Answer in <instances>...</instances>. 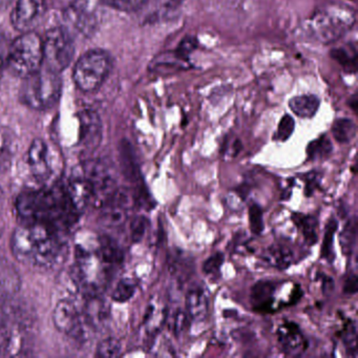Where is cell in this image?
I'll use <instances>...</instances> for the list:
<instances>
[{
	"instance_id": "6da1fadb",
	"label": "cell",
	"mask_w": 358,
	"mask_h": 358,
	"mask_svg": "<svg viewBox=\"0 0 358 358\" xmlns=\"http://www.w3.org/2000/svg\"><path fill=\"white\" fill-rule=\"evenodd\" d=\"M11 249L20 263L51 269L64 262L66 246L59 229L33 223L16 228L11 238Z\"/></svg>"
},
{
	"instance_id": "7a4b0ae2",
	"label": "cell",
	"mask_w": 358,
	"mask_h": 358,
	"mask_svg": "<svg viewBox=\"0 0 358 358\" xmlns=\"http://www.w3.org/2000/svg\"><path fill=\"white\" fill-rule=\"evenodd\" d=\"M16 210L24 224H45L59 230L70 227L79 215L69 198L66 184L24 192L18 196Z\"/></svg>"
},
{
	"instance_id": "3957f363",
	"label": "cell",
	"mask_w": 358,
	"mask_h": 358,
	"mask_svg": "<svg viewBox=\"0 0 358 358\" xmlns=\"http://www.w3.org/2000/svg\"><path fill=\"white\" fill-rule=\"evenodd\" d=\"M24 79L20 89V99L29 108L47 110L59 101L62 81L58 73L43 69Z\"/></svg>"
},
{
	"instance_id": "277c9868",
	"label": "cell",
	"mask_w": 358,
	"mask_h": 358,
	"mask_svg": "<svg viewBox=\"0 0 358 358\" xmlns=\"http://www.w3.org/2000/svg\"><path fill=\"white\" fill-rule=\"evenodd\" d=\"M6 64L12 74L22 78L41 70L43 64V39L33 31L24 33L12 43Z\"/></svg>"
},
{
	"instance_id": "5b68a950",
	"label": "cell",
	"mask_w": 358,
	"mask_h": 358,
	"mask_svg": "<svg viewBox=\"0 0 358 358\" xmlns=\"http://www.w3.org/2000/svg\"><path fill=\"white\" fill-rule=\"evenodd\" d=\"M112 59L106 52L93 50L81 56L73 72L75 85L85 93L97 91L110 74Z\"/></svg>"
},
{
	"instance_id": "8992f818",
	"label": "cell",
	"mask_w": 358,
	"mask_h": 358,
	"mask_svg": "<svg viewBox=\"0 0 358 358\" xmlns=\"http://www.w3.org/2000/svg\"><path fill=\"white\" fill-rule=\"evenodd\" d=\"M98 243V241H97ZM76 278L77 282L85 290L97 294L106 284L108 264L100 255L98 244L94 249L79 248L77 250Z\"/></svg>"
},
{
	"instance_id": "52a82bcc",
	"label": "cell",
	"mask_w": 358,
	"mask_h": 358,
	"mask_svg": "<svg viewBox=\"0 0 358 358\" xmlns=\"http://www.w3.org/2000/svg\"><path fill=\"white\" fill-rule=\"evenodd\" d=\"M43 64L53 72H64L74 58L75 45L66 29L54 28L43 39Z\"/></svg>"
},
{
	"instance_id": "ba28073f",
	"label": "cell",
	"mask_w": 358,
	"mask_h": 358,
	"mask_svg": "<svg viewBox=\"0 0 358 358\" xmlns=\"http://www.w3.org/2000/svg\"><path fill=\"white\" fill-rule=\"evenodd\" d=\"M81 176L89 184L92 192V205L101 208L116 190V178L112 169L100 160L85 161L81 169Z\"/></svg>"
},
{
	"instance_id": "9c48e42d",
	"label": "cell",
	"mask_w": 358,
	"mask_h": 358,
	"mask_svg": "<svg viewBox=\"0 0 358 358\" xmlns=\"http://www.w3.org/2000/svg\"><path fill=\"white\" fill-rule=\"evenodd\" d=\"M27 166L37 183H45L53 177L51 150L43 140L36 139L31 144L27 154Z\"/></svg>"
},
{
	"instance_id": "30bf717a",
	"label": "cell",
	"mask_w": 358,
	"mask_h": 358,
	"mask_svg": "<svg viewBox=\"0 0 358 358\" xmlns=\"http://www.w3.org/2000/svg\"><path fill=\"white\" fill-rule=\"evenodd\" d=\"M134 192L127 188H118L114 196L101 207V217L104 225L119 227L127 222L129 210L135 204Z\"/></svg>"
},
{
	"instance_id": "8fae6325",
	"label": "cell",
	"mask_w": 358,
	"mask_h": 358,
	"mask_svg": "<svg viewBox=\"0 0 358 358\" xmlns=\"http://www.w3.org/2000/svg\"><path fill=\"white\" fill-rule=\"evenodd\" d=\"M45 12V0H18L12 12V24L20 32H31L41 24Z\"/></svg>"
},
{
	"instance_id": "7c38bea8",
	"label": "cell",
	"mask_w": 358,
	"mask_h": 358,
	"mask_svg": "<svg viewBox=\"0 0 358 358\" xmlns=\"http://www.w3.org/2000/svg\"><path fill=\"white\" fill-rule=\"evenodd\" d=\"M53 322L58 331L79 338L83 335V320L76 305L70 299L58 301L53 312Z\"/></svg>"
},
{
	"instance_id": "4fadbf2b",
	"label": "cell",
	"mask_w": 358,
	"mask_h": 358,
	"mask_svg": "<svg viewBox=\"0 0 358 358\" xmlns=\"http://www.w3.org/2000/svg\"><path fill=\"white\" fill-rule=\"evenodd\" d=\"M64 17L69 27L83 36H91L97 28V17L87 0H76L71 3L64 10Z\"/></svg>"
},
{
	"instance_id": "5bb4252c",
	"label": "cell",
	"mask_w": 358,
	"mask_h": 358,
	"mask_svg": "<svg viewBox=\"0 0 358 358\" xmlns=\"http://www.w3.org/2000/svg\"><path fill=\"white\" fill-rule=\"evenodd\" d=\"M80 134L79 140L85 150H96L102 139V122L93 110H83L79 114Z\"/></svg>"
},
{
	"instance_id": "9a60e30c",
	"label": "cell",
	"mask_w": 358,
	"mask_h": 358,
	"mask_svg": "<svg viewBox=\"0 0 358 358\" xmlns=\"http://www.w3.org/2000/svg\"><path fill=\"white\" fill-rule=\"evenodd\" d=\"M278 341L280 348L288 355H299L306 348L305 337L294 322H285L278 328Z\"/></svg>"
},
{
	"instance_id": "2e32d148",
	"label": "cell",
	"mask_w": 358,
	"mask_h": 358,
	"mask_svg": "<svg viewBox=\"0 0 358 358\" xmlns=\"http://www.w3.org/2000/svg\"><path fill=\"white\" fill-rule=\"evenodd\" d=\"M186 313L189 320L201 322L206 320L208 313V299L204 288L200 285H192L185 297Z\"/></svg>"
},
{
	"instance_id": "e0dca14e",
	"label": "cell",
	"mask_w": 358,
	"mask_h": 358,
	"mask_svg": "<svg viewBox=\"0 0 358 358\" xmlns=\"http://www.w3.org/2000/svg\"><path fill=\"white\" fill-rule=\"evenodd\" d=\"M66 188L69 198H70L75 210L79 215L85 211L89 205H92L91 189L83 176H76V177L72 178L66 184Z\"/></svg>"
},
{
	"instance_id": "ac0fdd59",
	"label": "cell",
	"mask_w": 358,
	"mask_h": 358,
	"mask_svg": "<svg viewBox=\"0 0 358 358\" xmlns=\"http://www.w3.org/2000/svg\"><path fill=\"white\" fill-rule=\"evenodd\" d=\"M18 150L15 133L8 127L0 129V173L11 169Z\"/></svg>"
},
{
	"instance_id": "d6986e66",
	"label": "cell",
	"mask_w": 358,
	"mask_h": 358,
	"mask_svg": "<svg viewBox=\"0 0 358 358\" xmlns=\"http://www.w3.org/2000/svg\"><path fill=\"white\" fill-rule=\"evenodd\" d=\"M276 285L272 282H259L251 288L250 301L257 311L268 312L274 305Z\"/></svg>"
},
{
	"instance_id": "ffe728a7",
	"label": "cell",
	"mask_w": 358,
	"mask_h": 358,
	"mask_svg": "<svg viewBox=\"0 0 358 358\" xmlns=\"http://www.w3.org/2000/svg\"><path fill=\"white\" fill-rule=\"evenodd\" d=\"M263 257L268 265L278 270H285L290 267L294 255L289 247L275 244L266 249Z\"/></svg>"
},
{
	"instance_id": "44dd1931",
	"label": "cell",
	"mask_w": 358,
	"mask_h": 358,
	"mask_svg": "<svg viewBox=\"0 0 358 358\" xmlns=\"http://www.w3.org/2000/svg\"><path fill=\"white\" fill-rule=\"evenodd\" d=\"M291 110L301 118H312L320 108V99L314 95L296 96L289 101Z\"/></svg>"
},
{
	"instance_id": "7402d4cb",
	"label": "cell",
	"mask_w": 358,
	"mask_h": 358,
	"mask_svg": "<svg viewBox=\"0 0 358 358\" xmlns=\"http://www.w3.org/2000/svg\"><path fill=\"white\" fill-rule=\"evenodd\" d=\"M292 221L295 226L301 230L306 243L310 246L317 242V219L313 215H301V213H294L292 215Z\"/></svg>"
},
{
	"instance_id": "603a6c76",
	"label": "cell",
	"mask_w": 358,
	"mask_h": 358,
	"mask_svg": "<svg viewBox=\"0 0 358 358\" xmlns=\"http://www.w3.org/2000/svg\"><path fill=\"white\" fill-rule=\"evenodd\" d=\"M121 165L125 178L133 183H138L140 179L139 166L133 148L129 143H123L121 146Z\"/></svg>"
},
{
	"instance_id": "cb8c5ba5",
	"label": "cell",
	"mask_w": 358,
	"mask_h": 358,
	"mask_svg": "<svg viewBox=\"0 0 358 358\" xmlns=\"http://www.w3.org/2000/svg\"><path fill=\"white\" fill-rule=\"evenodd\" d=\"M332 134L338 143L348 144L356 136V125L351 119H337L332 125Z\"/></svg>"
},
{
	"instance_id": "d4e9b609",
	"label": "cell",
	"mask_w": 358,
	"mask_h": 358,
	"mask_svg": "<svg viewBox=\"0 0 358 358\" xmlns=\"http://www.w3.org/2000/svg\"><path fill=\"white\" fill-rule=\"evenodd\" d=\"M333 152L332 143L327 136H322L318 139L310 142L307 146V155L309 160H324Z\"/></svg>"
},
{
	"instance_id": "484cf974",
	"label": "cell",
	"mask_w": 358,
	"mask_h": 358,
	"mask_svg": "<svg viewBox=\"0 0 358 358\" xmlns=\"http://www.w3.org/2000/svg\"><path fill=\"white\" fill-rule=\"evenodd\" d=\"M10 266L0 262V291L7 294H11L12 292L17 290L18 284H20L17 274Z\"/></svg>"
},
{
	"instance_id": "4316f807",
	"label": "cell",
	"mask_w": 358,
	"mask_h": 358,
	"mask_svg": "<svg viewBox=\"0 0 358 358\" xmlns=\"http://www.w3.org/2000/svg\"><path fill=\"white\" fill-rule=\"evenodd\" d=\"M338 228V222L334 217H331L327 223L326 229H324V241L322 246V257L327 261L332 263L334 259L333 255V243H334L335 232Z\"/></svg>"
},
{
	"instance_id": "83f0119b",
	"label": "cell",
	"mask_w": 358,
	"mask_h": 358,
	"mask_svg": "<svg viewBox=\"0 0 358 358\" xmlns=\"http://www.w3.org/2000/svg\"><path fill=\"white\" fill-rule=\"evenodd\" d=\"M136 289L137 286L131 278H123L113 291V299L117 303H125L135 295Z\"/></svg>"
},
{
	"instance_id": "f1b7e54d",
	"label": "cell",
	"mask_w": 358,
	"mask_h": 358,
	"mask_svg": "<svg viewBox=\"0 0 358 358\" xmlns=\"http://www.w3.org/2000/svg\"><path fill=\"white\" fill-rule=\"evenodd\" d=\"M356 234H357V225H356V219L354 217L352 221L348 222L341 234V248L345 255H351L352 251L355 248Z\"/></svg>"
},
{
	"instance_id": "f546056e",
	"label": "cell",
	"mask_w": 358,
	"mask_h": 358,
	"mask_svg": "<svg viewBox=\"0 0 358 358\" xmlns=\"http://www.w3.org/2000/svg\"><path fill=\"white\" fill-rule=\"evenodd\" d=\"M120 341L116 338H106L99 343L96 352L98 357H118L121 354Z\"/></svg>"
},
{
	"instance_id": "4dcf8cb0",
	"label": "cell",
	"mask_w": 358,
	"mask_h": 358,
	"mask_svg": "<svg viewBox=\"0 0 358 358\" xmlns=\"http://www.w3.org/2000/svg\"><path fill=\"white\" fill-rule=\"evenodd\" d=\"M104 5L119 11L134 12L141 9L148 0H100Z\"/></svg>"
},
{
	"instance_id": "1f68e13d",
	"label": "cell",
	"mask_w": 358,
	"mask_h": 358,
	"mask_svg": "<svg viewBox=\"0 0 358 358\" xmlns=\"http://www.w3.org/2000/svg\"><path fill=\"white\" fill-rule=\"evenodd\" d=\"M343 341L348 354L356 357V343H357V327L354 322L345 324L343 330Z\"/></svg>"
},
{
	"instance_id": "d6a6232c",
	"label": "cell",
	"mask_w": 358,
	"mask_h": 358,
	"mask_svg": "<svg viewBox=\"0 0 358 358\" xmlns=\"http://www.w3.org/2000/svg\"><path fill=\"white\" fill-rule=\"evenodd\" d=\"M249 225L250 230L255 236H259L264 231L265 224H264L263 210L259 205L252 204L249 207Z\"/></svg>"
},
{
	"instance_id": "836d02e7",
	"label": "cell",
	"mask_w": 358,
	"mask_h": 358,
	"mask_svg": "<svg viewBox=\"0 0 358 358\" xmlns=\"http://www.w3.org/2000/svg\"><path fill=\"white\" fill-rule=\"evenodd\" d=\"M148 220L143 215H138L131 223V238L134 243H140L145 236Z\"/></svg>"
},
{
	"instance_id": "e575fe53",
	"label": "cell",
	"mask_w": 358,
	"mask_h": 358,
	"mask_svg": "<svg viewBox=\"0 0 358 358\" xmlns=\"http://www.w3.org/2000/svg\"><path fill=\"white\" fill-rule=\"evenodd\" d=\"M294 127L295 122L292 117L289 116V115H285L282 120L280 121L278 131H276L274 138L278 140V141H287V140L292 136L293 131H294Z\"/></svg>"
},
{
	"instance_id": "d590c367",
	"label": "cell",
	"mask_w": 358,
	"mask_h": 358,
	"mask_svg": "<svg viewBox=\"0 0 358 358\" xmlns=\"http://www.w3.org/2000/svg\"><path fill=\"white\" fill-rule=\"evenodd\" d=\"M224 262H225V257H224L223 253L215 252V255L209 257L208 259L204 262V264H203V272H204L206 275H215V274H219Z\"/></svg>"
},
{
	"instance_id": "8d00e7d4",
	"label": "cell",
	"mask_w": 358,
	"mask_h": 358,
	"mask_svg": "<svg viewBox=\"0 0 358 358\" xmlns=\"http://www.w3.org/2000/svg\"><path fill=\"white\" fill-rule=\"evenodd\" d=\"M188 322H189V317H188L186 311H179L176 314L175 320H173V330L177 335L180 333L183 332L187 327Z\"/></svg>"
},
{
	"instance_id": "74e56055",
	"label": "cell",
	"mask_w": 358,
	"mask_h": 358,
	"mask_svg": "<svg viewBox=\"0 0 358 358\" xmlns=\"http://www.w3.org/2000/svg\"><path fill=\"white\" fill-rule=\"evenodd\" d=\"M358 290V280L357 275L355 273L350 274L345 280V285H343V291L347 294H355Z\"/></svg>"
},
{
	"instance_id": "f35d334b",
	"label": "cell",
	"mask_w": 358,
	"mask_h": 358,
	"mask_svg": "<svg viewBox=\"0 0 358 358\" xmlns=\"http://www.w3.org/2000/svg\"><path fill=\"white\" fill-rule=\"evenodd\" d=\"M320 184L317 173H308L306 179V196H310Z\"/></svg>"
},
{
	"instance_id": "ab89813d",
	"label": "cell",
	"mask_w": 358,
	"mask_h": 358,
	"mask_svg": "<svg viewBox=\"0 0 358 358\" xmlns=\"http://www.w3.org/2000/svg\"><path fill=\"white\" fill-rule=\"evenodd\" d=\"M5 58H3V54L0 52V76L3 74V66H5Z\"/></svg>"
},
{
	"instance_id": "60d3db41",
	"label": "cell",
	"mask_w": 358,
	"mask_h": 358,
	"mask_svg": "<svg viewBox=\"0 0 358 358\" xmlns=\"http://www.w3.org/2000/svg\"><path fill=\"white\" fill-rule=\"evenodd\" d=\"M183 3V0H171V5L173 7H178V6L181 5Z\"/></svg>"
}]
</instances>
